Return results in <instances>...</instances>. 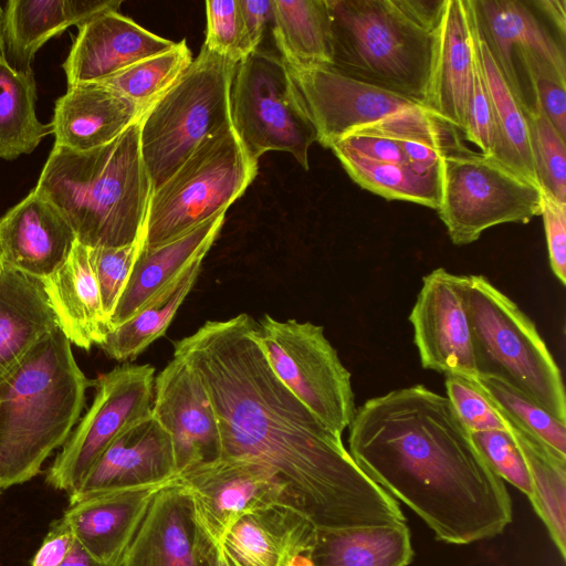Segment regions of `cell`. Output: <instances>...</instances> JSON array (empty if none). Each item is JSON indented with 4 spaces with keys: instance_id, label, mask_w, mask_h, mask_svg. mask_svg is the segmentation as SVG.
Here are the masks:
<instances>
[{
    "instance_id": "obj_23",
    "label": "cell",
    "mask_w": 566,
    "mask_h": 566,
    "mask_svg": "<svg viewBox=\"0 0 566 566\" xmlns=\"http://www.w3.org/2000/svg\"><path fill=\"white\" fill-rule=\"evenodd\" d=\"M146 112L99 82L67 86L54 105L50 123L55 146L77 151L101 147L114 140Z\"/></svg>"
},
{
    "instance_id": "obj_10",
    "label": "cell",
    "mask_w": 566,
    "mask_h": 566,
    "mask_svg": "<svg viewBox=\"0 0 566 566\" xmlns=\"http://www.w3.org/2000/svg\"><path fill=\"white\" fill-rule=\"evenodd\" d=\"M229 104L231 127L251 158L290 153L308 170L317 132L280 55L258 49L237 63Z\"/></svg>"
},
{
    "instance_id": "obj_6",
    "label": "cell",
    "mask_w": 566,
    "mask_h": 566,
    "mask_svg": "<svg viewBox=\"0 0 566 566\" xmlns=\"http://www.w3.org/2000/svg\"><path fill=\"white\" fill-rule=\"evenodd\" d=\"M479 375L510 384L566 422L560 370L535 323L483 275H462Z\"/></svg>"
},
{
    "instance_id": "obj_17",
    "label": "cell",
    "mask_w": 566,
    "mask_h": 566,
    "mask_svg": "<svg viewBox=\"0 0 566 566\" xmlns=\"http://www.w3.org/2000/svg\"><path fill=\"white\" fill-rule=\"evenodd\" d=\"M219 553L196 520L190 491L176 479L155 495L122 566H217Z\"/></svg>"
},
{
    "instance_id": "obj_29",
    "label": "cell",
    "mask_w": 566,
    "mask_h": 566,
    "mask_svg": "<svg viewBox=\"0 0 566 566\" xmlns=\"http://www.w3.org/2000/svg\"><path fill=\"white\" fill-rule=\"evenodd\" d=\"M59 326L71 344L99 345L109 329L87 248L75 242L65 263L43 280Z\"/></svg>"
},
{
    "instance_id": "obj_54",
    "label": "cell",
    "mask_w": 566,
    "mask_h": 566,
    "mask_svg": "<svg viewBox=\"0 0 566 566\" xmlns=\"http://www.w3.org/2000/svg\"><path fill=\"white\" fill-rule=\"evenodd\" d=\"M2 19H3V9L0 6V57L6 56V43H4V38H3Z\"/></svg>"
},
{
    "instance_id": "obj_41",
    "label": "cell",
    "mask_w": 566,
    "mask_h": 566,
    "mask_svg": "<svg viewBox=\"0 0 566 566\" xmlns=\"http://www.w3.org/2000/svg\"><path fill=\"white\" fill-rule=\"evenodd\" d=\"M139 250L140 240L123 247L87 248L88 261L99 290L103 312L108 322Z\"/></svg>"
},
{
    "instance_id": "obj_53",
    "label": "cell",
    "mask_w": 566,
    "mask_h": 566,
    "mask_svg": "<svg viewBox=\"0 0 566 566\" xmlns=\"http://www.w3.org/2000/svg\"><path fill=\"white\" fill-rule=\"evenodd\" d=\"M287 566H314L311 558L310 549L295 555Z\"/></svg>"
},
{
    "instance_id": "obj_22",
    "label": "cell",
    "mask_w": 566,
    "mask_h": 566,
    "mask_svg": "<svg viewBox=\"0 0 566 566\" xmlns=\"http://www.w3.org/2000/svg\"><path fill=\"white\" fill-rule=\"evenodd\" d=\"M76 241L62 213L33 190L0 219L3 264L41 280L65 263Z\"/></svg>"
},
{
    "instance_id": "obj_48",
    "label": "cell",
    "mask_w": 566,
    "mask_h": 566,
    "mask_svg": "<svg viewBox=\"0 0 566 566\" xmlns=\"http://www.w3.org/2000/svg\"><path fill=\"white\" fill-rule=\"evenodd\" d=\"M75 536L64 516L54 520L30 566H60L71 552Z\"/></svg>"
},
{
    "instance_id": "obj_43",
    "label": "cell",
    "mask_w": 566,
    "mask_h": 566,
    "mask_svg": "<svg viewBox=\"0 0 566 566\" xmlns=\"http://www.w3.org/2000/svg\"><path fill=\"white\" fill-rule=\"evenodd\" d=\"M492 470L527 497L532 494L531 478L525 460L509 430L470 432Z\"/></svg>"
},
{
    "instance_id": "obj_57",
    "label": "cell",
    "mask_w": 566,
    "mask_h": 566,
    "mask_svg": "<svg viewBox=\"0 0 566 566\" xmlns=\"http://www.w3.org/2000/svg\"><path fill=\"white\" fill-rule=\"evenodd\" d=\"M0 494H1V491H0Z\"/></svg>"
},
{
    "instance_id": "obj_27",
    "label": "cell",
    "mask_w": 566,
    "mask_h": 566,
    "mask_svg": "<svg viewBox=\"0 0 566 566\" xmlns=\"http://www.w3.org/2000/svg\"><path fill=\"white\" fill-rule=\"evenodd\" d=\"M122 0H9L3 38L18 70H30L36 52L67 28L118 11Z\"/></svg>"
},
{
    "instance_id": "obj_9",
    "label": "cell",
    "mask_w": 566,
    "mask_h": 566,
    "mask_svg": "<svg viewBox=\"0 0 566 566\" xmlns=\"http://www.w3.org/2000/svg\"><path fill=\"white\" fill-rule=\"evenodd\" d=\"M541 211L542 189L494 157L460 139L442 156L437 212L453 244H470L502 223H528Z\"/></svg>"
},
{
    "instance_id": "obj_42",
    "label": "cell",
    "mask_w": 566,
    "mask_h": 566,
    "mask_svg": "<svg viewBox=\"0 0 566 566\" xmlns=\"http://www.w3.org/2000/svg\"><path fill=\"white\" fill-rule=\"evenodd\" d=\"M444 385L448 399L470 432L509 430L500 410L473 380L446 375Z\"/></svg>"
},
{
    "instance_id": "obj_35",
    "label": "cell",
    "mask_w": 566,
    "mask_h": 566,
    "mask_svg": "<svg viewBox=\"0 0 566 566\" xmlns=\"http://www.w3.org/2000/svg\"><path fill=\"white\" fill-rule=\"evenodd\" d=\"M202 260L195 262L174 283L135 316L107 331L99 347L119 361L134 359L165 335L177 311L195 285Z\"/></svg>"
},
{
    "instance_id": "obj_46",
    "label": "cell",
    "mask_w": 566,
    "mask_h": 566,
    "mask_svg": "<svg viewBox=\"0 0 566 566\" xmlns=\"http://www.w3.org/2000/svg\"><path fill=\"white\" fill-rule=\"evenodd\" d=\"M549 265L563 285L566 284V202L542 190V211Z\"/></svg>"
},
{
    "instance_id": "obj_24",
    "label": "cell",
    "mask_w": 566,
    "mask_h": 566,
    "mask_svg": "<svg viewBox=\"0 0 566 566\" xmlns=\"http://www.w3.org/2000/svg\"><path fill=\"white\" fill-rule=\"evenodd\" d=\"M166 484L95 494L69 504L62 516L72 527L75 539L95 559L118 563L155 495Z\"/></svg>"
},
{
    "instance_id": "obj_37",
    "label": "cell",
    "mask_w": 566,
    "mask_h": 566,
    "mask_svg": "<svg viewBox=\"0 0 566 566\" xmlns=\"http://www.w3.org/2000/svg\"><path fill=\"white\" fill-rule=\"evenodd\" d=\"M186 40L170 50L144 59L101 81L145 112L158 101L192 63Z\"/></svg>"
},
{
    "instance_id": "obj_34",
    "label": "cell",
    "mask_w": 566,
    "mask_h": 566,
    "mask_svg": "<svg viewBox=\"0 0 566 566\" xmlns=\"http://www.w3.org/2000/svg\"><path fill=\"white\" fill-rule=\"evenodd\" d=\"M36 84L32 69L18 70L0 57V158L32 153L51 134L35 112Z\"/></svg>"
},
{
    "instance_id": "obj_47",
    "label": "cell",
    "mask_w": 566,
    "mask_h": 566,
    "mask_svg": "<svg viewBox=\"0 0 566 566\" xmlns=\"http://www.w3.org/2000/svg\"><path fill=\"white\" fill-rule=\"evenodd\" d=\"M334 146L354 151L371 160L409 166L408 159L398 143L368 129L354 130L332 147Z\"/></svg>"
},
{
    "instance_id": "obj_40",
    "label": "cell",
    "mask_w": 566,
    "mask_h": 566,
    "mask_svg": "<svg viewBox=\"0 0 566 566\" xmlns=\"http://www.w3.org/2000/svg\"><path fill=\"white\" fill-rule=\"evenodd\" d=\"M206 39L210 51L239 63L255 51L249 40L239 0L206 1Z\"/></svg>"
},
{
    "instance_id": "obj_30",
    "label": "cell",
    "mask_w": 566,
    "mask_h": 566,
    "mask_svg": "<svg viewBox=\"0 0 566 566\" xmlns=\"http://www.w3.org/2000/svg\"><path fill=\"white\" fill-rule=\"evenodd\" d=\"M314 566H408L415 555L406 523L316 528Z\"/></svg>"
},
{
    "instance_id": "obj_11",
    "label": "cell",
    "mask_w": 566,
    "mask_h": 566,
    "mask_svg": "<svg viewBox=\"0 0 566 566\" xmlns=\"http://www.w3.org/2000/svg\"><path fill=\"white\" fill-rule=\"evenodd\" d=\"M258 342L282 384L331 431L342 437L356 408L350 373L324 334V327L264 315Z\"/></svg>"
},
{
    "instance_id": "obj_20",
    "label": "cell",
    "mask_w": 566,
    "mask_h": 566,
    "mask_svg": "<svg viewBox=\"0 0 566 566\" xmlns=\"http://www.w3.org/2000/svg\"><path fill=\"white\" fill-rule=\"evenodd\" d=\"M474 30L470 0H447L436 31V52L424 107L464 133L474 67Z\"/></svg>"
},
{
    "instance_id": "obj_26",
    "label": "cell",
    "mask_w": 566,
    "mask_h": 566,
    "mask_svg": "<svg viewBox=\"0 0 566 566\" xmlns=\"http://www.w3.org/2000/svg\"><path fill=\"white\" fill-rule=\"evenodd\" d=\"M315 530L294 509L273 505L238 520L220 546L232 566H287L311 548Z\"/></svg>"
},
{
    "instance_id": "obj_55",
    "label": "cell",
    "mask_w": 566,
    "mask_h": 566,
    "mask_svg": "<svg viewBox=\"0 0 566 566\" xmlns=\"http://www.w3.org/2000/svg\"><path fill=\"white\" fill-rule=\"evenodd\" d=\"M217 566H232L230 564V562L228 560V558L226 557V555L223 554L221 546H220V553H219Z\"/></svg>"
},
{
    "instance_id": "obj_16",
    "label": "cell",
    "mask_w": 566,
    "mask_h": 566,
    "mask_svg": "<svg viewBox=\"0 0 566 566\" xmlns=\"http://www.w3.org/2000/svg\"><path fill=\"white\" fill-rule=\"evenodd\" d=\"M461 277L443 268L423 276L409 322L424 369L474 380L479 373Z\"/></svg>"
},
{
    "instance_id": "obj_5",
    "label": "cell",
    "mask_w": 566,
    "mask_h": 566,
    "mask_svg": "<svg viewBox=\"0 0 566 566\" xmlns=\"http://www.w3.org/2000/svg\"><path fill=\"white\" fill-rule=\"evenodd\" d=\"M327 6L331 66L424 107L436 32L413 23L394 0H327Z\"/></svg>"
},
{
    "instance_id": "obj_36",
    "label": "cell",
    "mask_w": 566,
    "mask_h": 566,
    "mask_svg": "<svg viewBox=\"0 0 566 566\" xmlns=\"http://www.w3.org/2000/svg\"><path fill=\"white\" fill-rule=\"evenodd\" d=\"M331 149L348 176L363 189L387 200H402L438 210L440 169L419 175L409 166L371 160L337 146Z\"/></svg>"
},
{
    "instance_id": "obj_33",
    "label": "cell",
    "mask_w": 566,
    "mask_h": 566,
    "mask_svg": "<svg viewBox=\"0 0 566 566\" xmlns=\"http://www.w3.org/2000/svg\"><path fill=\"white\" fill-rule=\"evenodd\" d=\"M502 416L527 465L532 485L528 499L565 559L566 458Z\"/></svg>"
},
{
    "instance_id": "obj_18",
    "label": "cell",
    "mask_w": 566,
    "mask_h": 566,
    "mask_svg": "<svg viewBox=\"0 0 566 566\" xmlns=\"http://www.w3.org/2000/svg\"><path fill=\"white\" fill-rule=\"evenodd\" d=\"M176 479L171 439L150 412L105 450L83 482L67 494L69 504L95 494L161 485Z\"/></svg>"
},
{
    "instance_id": "obj_28",
    "label": "cell",
    "mask_w": 566,
    "mask_h": 566,
    "mask_svg": "<svg viewBox=\"0 0 566 566\" xmlns=\"http://www.w3.org/2000/svg\"><path fill=\"white\" fill-rule=\"evenodd\" d=\"M57 326L43 280L3 264L0 271V378Z\"/></svg>"
},
{
    "instance_id": "obj_12",
    "label": "cell",
    "mask_w": 566,
    "mask_h": 566,
    "mask_svg": "<svg viewBox=\"0 0 566 566\" xmlns=\"http://www.w3.org/2000/svg\"><path fill=\"white\" fill-rule=\"evenodd\" d=\"M155 378L149 364H124L95 380L94 400L49 467L46 484L66 494L73 492L105 450L150 415Z\"/></svg>"
},
{
    "instance_id": "obj_25",
    "label": "cell",
    "mask_w": 566,
    "mask_h": 566,
    "mask_svg": "<svg viewBox=\"0 0 566 566\" xmlns=\"http://www.w3.org/2000/svg\"><path fill=\"white\" fill-rule=\"evenodd\" d=\"M226 212L160 247L139 250L129 277L109 318V329L135 316L195 262L203 260L216 241Z\"/></svg>"
},
{
    "instance_id": "obj_50",
    "label": "cell",
    "mask_w": 566,
    "mask_h": 566,
    "mask_svg": "<svg viewBox=\"0 0 566 566\" xmlns=\"http://www.w3.org/2000/svg\"><path fill=\"white\" fill-rule=\"evenodd\" d=\"M394 1L413 23L431 33L437 31L447 4V0Z\"/></svg>"
},
{
    "instance_id": "obj_51",
    "label": "cell",
    "mask_w": 566,
    "mask_h": 566,
    "mask_svg": "<svg viewBox=\"0 0 566 566\" xmlns=\"http://www.w3.org/2000/svg\"><path fill=\"white\" fill-rule=\"evenodd\" d=\"M536 13L545 18L559 34L560 42L565 44L566 34V1L565 0H533L530 1Z\"/></svg>"
},
{
    "instance_id": "obj_52",
    "label": "cell",
    "mask_w": 566,
    "mask_h": 566,
    "mask_svg": "<svg viewBox=\"0 0 566 566\" xmlns=\"http://www.w3.org/2000/svg\"><path fill=\"white\" fill-rule=\"evenodd\" d=\"M123 560L114 564H105L95 559L75 539L74 545L60 566H122Z\"/></svg>"
},
{
    "instance_id": "obj_39",
    "label": "cell",
    "mask_w": 566,
    "mask_h": 566,
    "mask_svg": "<svg viewBox=\"0 0 566 566\" xmlns=\"http://www.w3.org/2000/svg\"><path fill=\"white\" fill-rule=\"evenodd\" d=\"M527 123L539 188L556 200L566 202V139L535 101L528 106Z\"/></svg>"
},
{
    "instance_id": "obj_45",
    "label": "cell",
    "mask_w": 566,
    "mask_h": 566,
    "mask_svg": "<svg viewBox=\"0 0 566 566\" xmlns=\"http://www.w3.org/2000/svg\"><path fill=\"white\" fill-rule=\"evenodd\" d=\"M463 134L467 140L471 142L480 149L481 154L491 157L494 156L496 147V127L476 42L467 127Z\"/></svg>"
},
{
    "instance_id": "obj_7",
    "label": "cell",
    "mask_w": 566,
    "mask_h": 566,
    "mask_svg": "<svg viewBox=\"0 0 566 566\" xmlns=\"http://www.w3.org/2000/svg\"><path fill=\"white\" fill-rule=\"evenodd\" d=\"M235 64L202 44L179 80L139 120V142L151 192L206 139L230 123V87Z\"/></svg>"
},
{
    "instance_id": "obj_21",
    "label": "cell",
    "mask_w": 566,
    "mask_h": 566,
    "mask_svg": "<svg viewBox=\"0 0 566 566\" xmlns=\"http://www.w3.org/2000/svg\"><path fill=\"white\" fill-rule=\"evenodd\" d=\"M470 4L480 36L520 98L525 99L514 65V49L533 53L566 77L565 48L545 27L530 1L470 0Z\"/></svg>"
},
{
    "instance_id": "obj_2",
    "label": "cell",
    "mask_w": 566,
    "mask_h": 566,
    "mask_svg": "<svg viewBox=\"0 0 566 566\" xmlns=\"http://www.w3.org/2000/svg\"><path fill=\"white\" fill-rule=\"evenodd\" d=\"M349 454L377 485L409 506L438 541L467 545L502 534L513 518L504 481L476 448L447 396L422 385L356 409Z\"/></svg>"
},
{
    "instance_id": "obj_38",
    "label": "cell",
    "mask_w": 566,
    "mask_h": 566,
    "mask_svg": "<svg viewBox=\"0 0 566 566\" xmlns=\"http://www.w3.org/2000/svg\"><path fill=\"white\" fill-rule=\"evenodd\" d=\"M491 402L516 426L566 458V423L530 397L494 376L479 375L473 380Z\"/></svg>"
},
{
    "instance_id": "obj_32",
    "label": "cell",
    "mask_w": 566,
    "mask_h": 566,
    "mask_svg": "<svg viewBox=\"0 0 566 566\" xmlns=\"http://www.w3.org/2000/svg\"><path fill=\"white\" fill-rule=\"evenodd\" d=\"M271 28L280 56L287 65L332 64L327 0H272Z\"/></svg>"
},
{
    "instance_id": "obj_49",
    "label": "cell",
    "mask_w": 566,
    "mask_h": 566,
    "mask_svg": "<svg viewBox=\"0 0 566 566\" xmlns=\"http://www.w3.org/2000/svg\"><path fill=\"white\" fill-rule=\"evenodd\" d=\"M249 40L260 49L266 29L272 24V0H239Z\"/></svg>"
},
{
    "instance_id": "obj_4",
    "label": "cell",
    "mask_w": 566,
    "mask_h": 566,
    "mask_svg": "<svg viewBox=\"0 0 566 566\" xmlns=\"http://www.w3.org/2000/svg\"><path fill=\"white\" fill-rule=\"evenodd\" d=\"M60 326L40 338L0 378V491L41 472L80 419L87 388Z\"/></svg>"
},
{
    "instance_id": "obj_44",
    "label": "cell",
    "mask_w": 566,
    "mask_h": 566,
    "mask_svg": "<svg viewBox=\"0 0 566 566\" xmlns=\"http://www.w3.org/2000/svg\"><path fill=\"white\" fill-rule=\"evenodd\" d=\"M533 87L535 102L566 139V77L549 64L524 50H516Z\"/></svg>"
},
{
    "instance_id": "obj_1",
    "label": "cell",
    "mask_w": 566,
    "mask_h": 566,
    "mask_svg": "<svg viewBox=\"0 0 566 566\" xmlns=\"http://www.w3.org/2000/svg\"><path fill=\"white\" fill-rule=\"evenodd\" d=\"M245 313L208 321L174 343V356L201 378L213 405L221 459L269 468L287 506L316 528L406 523L394 497L356 464L342 437L323 424L275 376Z\"/></svg>"
},
{
    "instance_id": "obj_56",
    "label": "cell",
    "mask_w": 566,
    "mask_h": 566,
    "mask_svg": "<svg viewBox=\"0 0 566 566\" xmlns=\"http://www.w3.org/2000/svg\"><path fill=\"white\" fill-rule=\"evenodd\" d=\"M2 266H3V262H2V256H1V252H0V271H1Z\"/></svg>"
},
{
    "instance_id": "obj_19",
    "label": "cell",
    "mask_w": 566,
    "mask_h": 566,
    "mask_svg": "<svg viewBox=\"0 0 566 566\" xmlns=\"http://www.w3.org/2000/svg\"><path fill=\"white\" fill-rule=\"evenodd\" d=\"M176 42L159 36L118 11L95 17L78 27L62 67L67 86L101 82Z\"/></svg>"
},
{
    "instance_id": "obj_3",
    "label": "cell",
    "mask_w": 566,
    "mask_h": 566,
    "mask_svg": "<svg viewBox=\"0 0 566 566\" xmlns=\"http://www.w3.org/2000/svg\"><path fill=\"white\" fill-rule=\"evenodd\" d=\"M33 191L62 213L86 248L139 241L151 196L139 122L94 149L54 145Z\"/></svg>"
},
{
    "instance_id": "obj_14",
    "label": "cell",
    "mask_w": 566,
    "mask_h": 566,
    "mask_svg": "<svg viewBox=\"0 0 566 566\" xmlns=\"http://www.w3.org/2000/svg\"><path fill=\"white\" fill-rule=\"evenodd\" d=\"M177 480L190 491L198 524L219 546L245 514L287 506L282 483L255 461L226 458L182 473Z\"/></svg>"
},
{
    "instance_id": "obj_8",
    "label": "cell",
    "mask_w": 566,
    "mask_h": 566,
    "mask_svg": "<svg viewBox=\"0 0 566 566\" xmlns=\"http://www.w3.org/2000/svg\"><path fill=\"white\" fill-rule=\"evenodd\" d=\"M258 172L232 127L206 139L154 190L140 238V250L166 244L212 217L227 212Z\"/></svg>"
},
{
    "instance_id": "obj_31",
    "label": "cell",
    "mask_w": 566,
    "mask_h": 566,
    "mask_svg": "<svg viewBox=\"0 0 566 566\" xmlns=\"http://www.w3.org/2000/svg\"><path fill=\"white\" fill-rule=\"evenodd\" d=\"M474 35L496 127V147L493 157L539 187L530 143L527 123L530 105L507 84L480 36L475 23Z\"/></svg>"
},
{
    "instance_id": "obj_13",
    "label": "cell",
    "mask_w": 566,
    "mask_h": 566,
    "mask_svg": "<svg viewBox=\"0 0 566 566\" xmlns=\"http://www.w3.org/2000/svg\"><path fill=\"white\" fill-rule=\"evenodd\" d=\"M287 67L316 128L317 142L325 148L331 149L359 128L426 109L416 102L349 77L331 65Z\"/></svg>"
},
{
    "instance_id": "obj_15",
    "label": "cell",
    "mask_w": 566,
    "mask_h": 566,
    "mask_svg": "<svg viewBox=\"0 0 566 566\" xmlns=\"http://www.w3.org/2000/svg\"><path fill=\"white\" fill-rule=\"evenodd\" d=\"M151 415L168 432L177 476L222 458L218 418L199 375L175 357L156 376Z\"/></svg>"
}]
</instances>
